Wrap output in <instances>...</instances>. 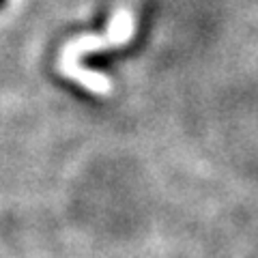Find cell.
I'll return each mask as SVG.
<instances>
[{
	"label": "cell",
	"mask_w": 258,
	"mask_h": 258,
	"mask_svg": "<svg viewBox=\"0 0 258 258\" xmlns=\"http://www.w3.org/2000/svg\"><path fill=\"white\" fill-rule=\"evenodd\" d=\"M132 32H134V15L129 13L127 9H118L114 13V18L110 22V28L103 37H80V39H74L64 45L62 50V56H60V71L67 74L74 64L76 56L78 54H86L91 50H106V47H112V45H120L132 39Z\"/></svg>",
	"instance_id": "obj_1"
}]
</instances>
